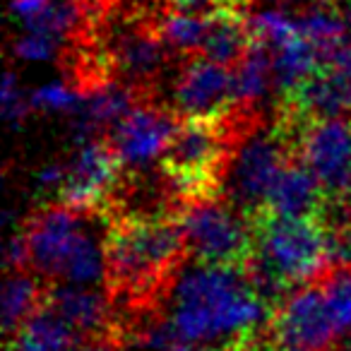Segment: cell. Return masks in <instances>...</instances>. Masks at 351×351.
<instances>
[{
  "label": "cell",
  "mask_w": 351,
  "mask_h": 351,
  "mask_svg": "<svg viewBox=\"0 0 351 351\" xmlns=\"http://www.w3.org/2000/svg\"><path fill=\"white\" fill-rule=\"evenodd\" d=\"M169 301V322L181 341L219 349L260 332L272 313L248 267L197 260L178 269Z\"/></svg>",
  "instance_id": "6da1fadb"
},
{
  "label": "cell",
  "mask_w": 351,
  "mask_h": 351,
  "mask_svg": "<svg viewBox=\"0 0 351 351\" xmlns=\"http://www.w3.org/2000/svg\"><path fill=\"white\" fill-rule=\"evenodd\" d=\"M250 226L253 255L248 272L265 301L279 303L293 289L330 272V231L322 217L293 219L263 210L250 217Z\"/></svg>",
  "instance_id": "7a4b0ae2"
},
{
  "label": "cell",
  "mask_w": 351,
  "mask_h": 351,
  "mask_svg": "<svg viewBox=\"0 0 351 351\" xmlns=\"http://www.w3.org/2000/svg\"><path fill=\"white\" fill-rule=\"evenodd\" d=\"M106 287L128 301L149 298L173 282L188 245L178 219L137 215L118 219L106 236Z\"/></svg>",
  "instance_id": "3957f363"
},
{
  "label": "cell",
  "mask_w": 351,
  "mask_h": 351,
  "mask_svg": "<svg viewBox=\"0 0 351 351\" xmlns=\"http://www.w3.org/2000/svg\"><path fill=\"white\" fill-rule=\"evenodd\" d=\"M296 137L298 132L284 121L274 128L248 125L236 137L221 183L226 186L229 202L248 219L265 210L277 176L293 159Z\"/></svg>",
  "instance_id": "277c9868"
},
{
  "label": "cell",
  "mask_w": 351,
  "mask_h": 351,
  "mask_svg": "<svg viewBox=\"0 0 351 351\" xmlns=\"http://www.w3.org/2000/svg\"><path fill=\"white\" fill-rule=\"evenodd\" d=\"M236 137L221 121H183L161 159L166 181L183 200L217 195Z\"/></svg>",
  "instance_id": "5b68a950"
},
{
  "label": "cell",
  "mask_w": 351,
  "mask_h": 351,
  "mask_svg": "<svg viewBox=\"0 0 351 351\" xmlns=\"http://www.w3.org/2000/svg\"><path fill=\"white\" fill-rule=\"evenodd\" d=\"M178 224L188 253H193L197 263L248 267L253 255V226L229 200L217 195L186 200Z\"/></svg>",
  "instance_id": "8992f818"
},
{
  "label": "cell",
  "mask_w": 351,
  "mask_h": 351,
  "mask_svg": "<svg viewBox=\"0 0 351 351\" xmlns=\"http://www.w3.org/2000/svg\"><path fill=\"white\" fill-rule=\"evenodd\" d=\"M265 335L272 351H337L341 339L320 284L287 293L269 313Z\"/></svg>",
  "instance_id": "52a82bcc"
},
{
  "label": "cell",
  "mask_w": 351,
  "mask_h": 351,
  "mask_svg": "<svg viewBox=\"0 0 351 351\" xmlns=\"http://www.w3.org/2000/svg\"><path fill=\"white\" fill-rule=\"evenodd\" d=\"M92 217L68 205H49L32 215L22 229L32 272L63 282L75 253L92 234Z\"/></svg>",
  "instance_id": "ba28073f"
},
{
  "label": "cell",
  "mask_w": 351,
  "mask_h": 351,
  "mask_svg": "<svg viewBox=\"0 0 351 351\" xmlns=\"http://www.w3.org/2000/svg\"><path fill=\"white\" fill-rule=\"evenodd\" d=\"M296 156L317 178L327 202L351 200V121L330 118L301 125Z\"/></svg>",
  "instance_id": "9c48e42d"
},
{
  "label": "cell",
  "mask_w": 351,
  "mask_h": 351,
  "mask_svg": "<svg viewBox=\"0 0 351 351\" xmlns=\"http://www.w3.org/2000/svg\"><path fill=\"white\" fill-rule=\"evenodd\" d=\"M121 159L108 140L80 142L75 154L65 161V183L60 191V205H68L84 215H97L118 188Z\"/></svg>",
  "instance_id": "30bf717a"
},
{
  "label": "cell",
  "mask_w": 351,
  "mask_h": 351,
  "mask_svg": "<svg viewBox=\"0 0 351 351\" xmlns=\"http://www.w3.org/2000/svg\"><path fill=\"white\" fill-rule=\"evenodd\" d=\"M284 101V121L293 125L351 116V46L335 51L322 68Z\"/></svg>",
  "instance_id": "8fae6325"
},
{
  "label": "cell",
  "mask_w": 351,
  "mask_h": 351,
  "mask_svg": "<svg viewBox=\"0 0 351 351\" xmlns=\"http://www.w3.org/2000/svg\"><path fill=\"white\" fill-rule=\"evenodd\" d=\"M176 113L186 121H221L236 106L234 73L207 58H193L183 65L173 84Z\"/></svg>",
  "instance_id": "7c38bea8"
},
{
  "label": "cell",
  "mask_w": 351,
  "mask_h": 351,
  "mask_svg": "<svg viewBox=\"0 0 351 351\" xmlns=\"http://www.w3.org/2000/svg\"><path fill=\"white\" fill-rule=\"evenodd\" d=\"M181 123L154 104H137L111 130L108 142L125 169H147L161 161Z\"/></svg>",
  "instance_id": "4fadbf2b"
},
{
  "label": "cell",
  "mask_w": 351,
  "mask_h": 351,
  "mask_svg": "<svg viewBox=\"0 0 351 351\" xmlns=\"http://www.w3.org/2000/svg\"><path fill=\"white\" fill-rule=\"evenodd\" d=\"M106 51L118 80L135 89L149 84L166 63V44L159 32L137 22L113 32Z\"/></svg>",
  "instance_id": "5bb4252c"
},
{
  "label": "cell",
  "mask_w": 351,
  "mask_h": 351,
  "mask_svg": "<svg viewBox=\"0 0 351 351\" xmlns=\"http://www.w3.org/2000/svg\"><path fill=\"white\" fill-rule=\"evenodd\" d=\"M137 106L135 87L121 80H101L89 92H84V104L73 118L75 142H87L101 137V132L113 130L132 108Z\"/></svg>",
  "instance_id": "9a60e30c"
},
{
  "label": "cell",
  "mask_w": 351,
  "mask_h": 351,
  "mask_svg": "<svg viewBox=\"0 0 351 351\" xmlns=\"http://www.w3.org/2000/svg\"><path fill=\"white\" fill-rule=\"evenodd\" d=\"M65 322L75 327L87 339L116 335L111 320V306L106 296L94 287H77V284H58L46 291V303Z\"/></svg>",
  "instance_id": "2e32d148"
},
{
  "label": "cell",
  "mask_w": 351,
  "mask_h": 351,
  "mask_svg": "<svg viewBox=\"0 0 351 351\" xmlns=\"http://www.w3.org/2000/svg\"><path fill=\"white\" fill-rule=\"evenodd\" d=\"M325 205L327 195L317 183V178L306 169L301 159L293 156L277 176L265 210L277 217L306 219V217H322Z\"/></svg>",
  "instance_id": "e0dca14e"
},
{
  "label": "cell",
  "mask_w": 351,
  "mask_h": 351,
  "mask_svg": "<svg viewBox=\"0 0 351 351\" xmlns=\"http://www.w3.org/2000/svg\"><path fill=\"white\" fill-rule=\"evenodd\" d=\"M82 339L70 322L44 306L12 335L8 351H80Z\"/></svg>",
  "instance_id": "ac0fdd59"
},
{
  "label": "cell",
  "mask_w": 351,
  "mask_h": 351,
  "mask_svg": "<svg viewBox=\"0 0 351 351\" xmlns=\"http://www.w3.org/2000/svg\"><path fill=\"white\" fill-rule=\"evenodd\" d=\"M272 51V70H274V89L284 99L293 94L308 77L322 68V56L308 39H303L301 32L284 41L282 46Z\"/></svg>",
  "instance_id": "d6986e66"
},
{
  "label": "cell",
  "mask_w": 351,
  "mask_h": 351,
  "mask_svg": "<svg viewBox=\"0 0 351 351\" xmlns=\"http://www.w3.org/2000/svg\"><path fill=\"white\" fill-rule=\"evenodd\" d=\"M250 46H253V34H250L248 20H243L234 8H226L212 15L210 34L200 53L202 58L231 68L241 63Z\"/></svg>",
  "instance_id": "ffe728a7"
},
{
  "label": "cell",
  "mask_w": 351,
  "mask_h": 351,
  "mask_svg": "<svg viewBox=\"0 0 351 351\" xmlns=\"http://www.w3.org/2000/svg\"><path fill=\"white\" fill-rule=\"evenodd\" d=\"M274 87V70H272V51L260 41H253L248 53L234 65V92L236 106L253 108L269 94Z\"/></svg>",
  "instance_id": "44dd1931"
},
{
  "label": "cell",
  "mask_w": 351,
  "mask_h": 351,
  "mask_svg": "<svg viewBox=\"0 0 351 351\" xmlns=\"http://www.w3.org/2000/svg\"><path fill=\"white\" fill-rule=\"evenodd\" d=\"M46 293L32 272H10L3 289V327L15 335L39 308H44Z\"/></svg>",
  "instance_id": "7402d4cb"
},
{
  "label": "cell",
  "mask_w": 351,
  "mask_h": 351,
  "mask_svg": "<svg viewBox=\"0 0 351 351\" xmlns=\"http://www.w3.org/2000/svg\"><path fill=\"white\" fill-rule=\"evenodd\" d=\"M212 15H193V12L171 10L156 25L166 49L176 53H200L210 34Z\"/></svg>",
  "instance_id": "603a6c76"
},
{
  "label": "cell",
  "mask_w": 351,
  "mask_h": 351,
  "mask_svg": "<svg viewBox=\"0 0 351 351\" xmlns=\"http://www.w3.org/2000/svg\"><path fill=\"white\" fill-rule=\"evenodd\" d=\"M298 32L303 39H308L322 56V63L330 58L335 51H339L341 46H346V20L341 15H337L332 8L320 5L313 10L303 12L301 17H296Z\"/></svg>",
  "instance_id": "cb8c5ba5"
},
{
  "label": "cell",
  "mask_w": 351,
  "mask_h": 351,
  "mask_svg": "<svg viewBox=\"0 0 351 351\" xmlns=\"http://www.w3.org/2000/svg\"><path fill=\"white\" fill-rule=\"evenodd\" d=\"M320 287L339 337H351V265L330 267Z\"/></svg>",
  "instance_id": "d4e9b609"
},
{
  "label": "cell",
  "mask_w": 351,
  "mask_h": 351,
  "mask_svg": "<svg viewBox=\"0 0 351 351\" xmlns=\"http://www.w3.org/2000/svg\"><path fill=\"white\" fill-rule=\"evenodd\" d=\"M32 108L41 113H60V116L75 118L84 104V92H80L77 84L63 82V80H51V82L36 87L29 94Z\"/></svg>",
  "instance_id": "484cf974"
},
{
  "label": "cell",
  "mask_w": 351,
  "mask_h": 351,
  "mask_svg": "<svg viewBox=\"0 0 351 351\" xmlns=\"http://www.w3.org/2000/svg\"><path fill=\"white\" fill-rule=\"evenodd\" d=\"M0 104H3V116L10 125H22L27 121L34 108H32V99L22 92L20 77H17L12 70L5 73V80H3V89H0Z\"/></svg>",
  "instance_id": "4316f807"
},
{
  "label": "cell",
  "mask_w": 351,
  "mask_h": 351,
  "mask_svg": "<svg viewBox=\"0 0 351 351\" xmlns=\"http://www.w3.org/2000/svg\"><path fill=\"white\" fill-rule=\"evenodd\" d=\"M60 49H63V44L49 39V36L32 34V32L20 34V39L15 41V56L22 60H29V63H46V60L58 58Z\"/></svg>",
  "instance_id": "83f0119b"
},
{
  "label": "cell",
  "mask_w": 351,
  "mask_h": 351,
  "mask_svg": "<svg viewBox=\"0 0 351 351\" xmlns=\"http://www.w3.org/2000/svg\"><path fill=\"white\" fill-rule=\"evenodd\" d=\"M171 8L178 12H193V15H215L226 8H234V0H169Z\"/></svg>",
  "instance_id": "f1b7e54d"
},
{
  "label": "cell",
  "mask_w": 351,
  "mask_h": 351,
  "mask_svg": "<svg viewBox=\"0 0 351 351\" xmlns=\"http://www.w3.org/2000/svg\"><path fill=\"white\" fill-rule=\"evenodd\" d=\"M63 183H65V161L46 164L36 173V188H39V193H58L60 195Z\"/></svg>",
  "instance_id": "f546056e"
},
{
  "label": "cell",
  "mask_w": 351,
  "mask_h": 351,
  "mask_svg": "<svg viewBox=\"0 0 351 351\" xmlns=\"http://www.w3.org/2000/svg\"><path fill=\"white\" fill-rule=\"evenodd\" d=\"M80 351H125V344H123L118 335H111V337H99V339H89L87 344H82Z\"/></svg>",
  "instance_id": "4dcf8cb0"
},
{
  "label": "cell",
  "mask_w": 351,
  "mask_h": 351,
  "mask_svg": "<svg viewBox=\"0 0 351 351\" xmlns=\"http://www.w3.org/2000/svg\"><path fill=\"white\" fill-rule=\"evenodd\" d=\"M118 3H123L128 10H147V8L154 5L156 0H118Z\"/></svg>",
  "instance_id": "1f68e13d"
},
{
  "label": "cell",
  "mask_w": 351,
  "mask_h": 351,
  "mask_svg": "<svg viewBox=\"0 0 351 351\" xmlns=\"http://www.w3.org/2000/svg\"><path fill=\"white\" fill-rule=\"evenodd\" d=\"M176 351H221V349H212V346H197V344H181Z\"/></svg>",
  "instance_id": "d6a6232c"
},
{
  "label": "cell",
  "mask_w": 351,
  "mask_h": 351,
  "mask_svg": "<svg viewBox=\"0 0 351 351\" xmlns=\"http://www.w3.org/2000/svg\"><path fill=\"white\" fill-rule=\"evenodd\" d=\"M344 20H346V41H349V46H351V3H349V8H346Z\"/></svg>",
  "instance_id": "836d02e7"
},
{
  "label": "cell",
  "mask_w": 351,
  "mask_h": 351,
  "mask_svg": "<svg viewBox=\"0 0 351 351\" xmlns=\"http://www.w3.org/2000/svg\"><path fill=\"white\" fill-rule=\"evenodd\" d=\"M344 351H351V339H349V344H346V349Z\"/></svg>",
  "instance_id": "e575fe53"
},
{
  "label": "cell",
  "mask_w": 351,
  "mask_h": 351,
  "mask_svg": "<svg viewBox=\"0 0 351 351\" xmlns=\"http://www.w3.org/2000/svg\"><path fill=\"white\" fill-rule=\"evenodd\" d=\"M267 3H282V0H267Z\"/></svg>",
  "instance_id": "d590c367"
}]
</instances>
